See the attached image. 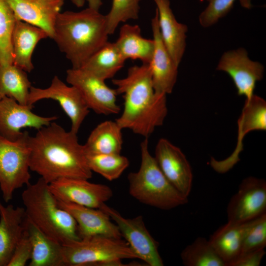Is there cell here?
Instances as JSON below:
<instances>
[{
  "label": "cell",
  "mask_w": 266,
  "mask_h": 266,
  "mask_svg": "<svg viewBox=\"0 0 266 266\" xmlns=\"http://www.w3.org/2000/svg\"><path fill=\"white\" fill-rule=\"evenodd\" d=\"M29 166L48 184L60 178H91L83 145L77 133L54 121L28 138Z\"/></svg>",
  "instance_id": "obj_1"
},
{
  "label": "cell",
  "mask_w": 266,
  "mask_h": 266,
  "mask_svg": "<svg viewBox=\"0 0 266 266\" xmlns=\"http://www.w3.org/2000/svg\"><path fill=\"white\" fill-rule=\"evenodd\" d=\"M112 82L124 99L123 111L115 121L123 130L148 138L167 114L166 95L155 92L149 65L132 66L126 77Z\"/></svg>",
  "instance_id": "obj_2"
},
{
  "label": "cell",
  "mask_w": 266,
  "mask_h": 266,
  "mask_svg": "<svg viewBox=\"0 0 266 266\" xmlns=\"http://www.w3.org/2000/svg\"><path fill=\"white\" fill-rule=\"evenodd\" d=\"M105 15L88 7L79 11L61 12L52 39L70 62L72 68H81L108 41Z\"/></svg>",
  "instance_id": "obj_3"
},
{
  "label": "cell",
  "mask_w": 266,
  "mask_h": 266,
  "mask_svg": "<svg viewBox=\"0 0 266 266\" xmlns=\"http://www.w3.org/2000/svg\"><path fill=\"white\" fill-rule=\"evenodd\" d=\"M21 197L27 217L45 234L62 244L80 239L76 221L41 177L27 185Z\"/></svg>",
  "instance_id": "obj_4"
},
{
  "label": "cell",
  "mask_w": 266,
  "mask_h": 266,
  "mask_svg": "<svg viewBox=\"0 0 266 266\" xmlns=\"http://www.w3.org/2000/svg\"><path fill=\"white\" fill-rule=\"evenodd\" d=\"M138 170L128 175L130 195L140 202L162 210H170L188 202L167 179L149 150L148 138L140 144Z\"/></svg>",
  "instance_id": "obj_5"
},
{
  "label": "cell",
  "mask_w": 266,
  "mask_h": 266,
  "mask_svg": "<svg viewBox=\"0 0 266 266\" xmlns=\"http://www.w3.org/2000/svg\"><path fill=\"white\" fill-rule=\"evenodd\" d=\"M64 266H125L126 259H137L121 238L92 235L62 244Z\"/></svg>",
  "instance_id": "obj_6"
},
{
  "label": "cell",
  "mask_w": 266,
  "mask_h": 266,
  "mask_svg": "<svg viewBox=\"0 0 266 266\" xmlns=\"http://www.w3.org/2000/svg\"><path fill=\"white\" fill-rule=\"evenodd\" d=\"M29 136L25 131L12 141L0 135V189L6 202L12 199L15 190L30 183Z\"/></svg>",
  "instance_id": "obj_7"
},
{
  "label": "cell",
  "mask_w": 266,
  "mask_h": 266,
  "mask_svg": "<svg viewBox=\"0 0 266 266\" xmlns=\"http://www.w3.org/2000/svg\"><path fill=\"white\" fill-rule=\"evenodd\" d=\"M99 209L114 221L121 236L136 254L137 259L144 261L147 266H164L158 250L159 243L148 231L141 215L126 218L105 203Z\"/></svg>",
  "instance_id": "obj_8"
},
{
  "label": "cell",
  "mask_w": 266,
  "mask_h": 266,
  "mask_svg": "<svg viewBox=\"0 0 266 266\" xmlns=\"http://www.w3.org/2000/svg\"><path fill=\"white\" fill-rule=\"evenodd\" d=\"M66 80L79 91L90 109L98 114H118L121 108L117 103L115 89L108 87L105 80L81 68L66 71Z\"/></svg>",
  "instance_id": "obj_9"
},
{
  "label": "cell",
  "mask_w": 266,
  "mask_h": 266,
  "mask_svg": "<svg viewBox=\"0 0 266 266\" xmlns=\"http://www.w3.org/2000/svg\"><path fill=\"white\" fill-rule=\"evenodd\" d=\"M43 99H51L59 102L70 120V130L77 134L90 110L77 89L67 85L58 76H54L47 88L31 86L28 105L33 107L34 103Z\"/></svg>",
  "instance_id": "obj_10"
},
{
  "label": "cell",
  "mask_w": 266,
  "mask_h": 266,
  "mask_svg": "<svg viewBox=\"0 0 266 266\" xmlns=\"http://www.w3.org/2000/svg\"><path fill=\"white\" fill-rule=\"evenodd\" d=\"M266 213V182L254 176L245 178L227 208L228 221L243 223Z\"/></svg>",
  "instance_id": "obj_11"
},
{
  "label": "cell",
  "mask_w": 266,
  "mask_h": 266,
  "mask_svg": "<svg viewBox=\"0 0 266 266\" xmlns=\"http://www.w3.org/2000/svg\"><path fill=\"white\" fill-rule=\"evenodd\" d=\"M216 69L226 72L232 79L237 94L249 99L256 83L264 77V66L251 60L243 48L227 51L221 56Z\"/></svg>",
  "instance_id": "obj_12"
},
{
  "label": "cell",
  "mask_w": 266,
  "mask_h": 266,
  "mask_svg": "<svg viewBox=\"0 0 266 266\" xmlns=\"http://www.w3.org/2000/svg\"><path fill=\"white\" fill-rule=\"evenodd\" d=\"M49 188L58 200L98 209L113 196L108 186L83 179L60 178L49 184Z\"/></svg>",
  "instance_id": "obj_13"
},
{
  "label": "cell",
  "mask_w": 266,
  "mask_h": 266,
  "mask_svg": "<svg viewBox=\"0 0 266 266\" xmlns=\"http://www.w3.org/2000/svg\"><path fill=\"white\" fill-rule=\"evenodd\" d=\"M238 134L236 147L232 154L225 160L218 161L211 158L210 164L219 173H225L232 169L239 161V155L243 150L244 137L253 131L266 130V101L254 94L246 99L241 114L237 121Z\"/></svg>",
  "instance_id": "obj_14"
},
{
  "label": "cell",
  "mask_w": 266,
  "mask_h": 266,
  "mask_svg": "<svg viewBox=\"0 0 266 266\" xmlns=\"http://www.w3.org/2000/svg\"><path fill=\"white\" fill-rule=\"evenodd\" d=\"M159 168L169 182L188 198L192 190L193 172L181 150L166 138L158 142L154 157Z\"/></svg>",
  "instance_id": "obj_15"
},
{
  "label": "cell",
  "mask_w": 266,
  "mask_h": 266,
  "mask_svg": "<svg viewBox=\"0 0 266 266\" xmlns=\"http://www.w3.org/2000/svg\"><path fill=\"white\" fill-rule=\"evenodd\" d=\"M33 107L23 105L14 99L5 96L0 99V135L12 141L22 134L21 129L39 130L58 119L56 116L43 117L33 113Z\"/></svg>",
  "instance_id": "obj_16"
},
{
  "label": "cell",
  "mask_w": 266,
  "mask_h": 266,
  "mask_svg": "<svg viewBox=\"0 0 266 266\" xmlns=\"http://www.w3.org/2000/svg\"><path fill=\"white\" fill-rule=\"evenodd\" d=\"M154 48L150 67L154 88L159 94L171 93L176 82L178 66L174 63L161 37L156 10L151 20Z\"/></svg>",
  "instance_id": "obj_17"
},
{
  "label": "cell",
  "mask_w": 266,
  "mask_h": 266,
  "mask_svg": "<svg viewBox=\"0 0 266 266\" xmlns=\"http://www.w3.org/2000/svg\"><path fill=\"white\" fill-rule=\"evenodd\" d=\"M59 205L68 212L76 222L80 238L100 235L121 238L117 225L100 209L94 208L57 200Z\"/></svg>",
  "instance_id": "obj_18"
},
{
  "label": "cell",
  "mask_w": 266,
  "mask_h": 266,
  "mask_svg": "<svg viewBox=\"0 0 266 266\" xmlns=\"http://www.w3.org/2000/svg\"><path fill=\"white\" fill-rule=\"evenodd\" d=\"M65 0H7L17 20L45 30L52 39L55 24Z\"/></svg>",
  "instance_id": "obj_19"
},
{
  "label": "cell",
  "mask_w": 266,
  "mask_h": 266,
  "mask_svg": "<svg viewBox=\"0 0 266 266\" xmlns=\"http://www.w3.org/2000/svg\"><path fill=\"white\" fill-rule=\"evenodd\" d=\"M156 5L161 38L174 63L179 66L186 47L187 25L178 22L169 0H153Z\"/></svg>",
  "instance_id": "obj_20"
},
{
  "label": "cell",
  "mask_w": 266,
  "mask_h": 266,
  "mask_svg": "<svg viewBox=\"0 0 266 266\" xmlns=\"http://www.w3.org/2000/svg\"><path fill=\"white\" fill-rule=\"evenodd\" d=\"M24 207L5 206L0 201V266H7L26 228Z\"/></svg>",
  "instance_id": "obj_21"
},
{
  "label": "cell",
  "mask_w": 266,
  "mask_h": 266,
  "mask_svg": "<svg viewBox=\"0 0 266 266\" xmlns=\"http://www.w3.org/2000/svg\"><path fill=\"white\" fill-rule=\"evenodd\" d=\"M48 37L43 29L17 19L11 37L13 64L31 72L34 69L32 60L34 50L41 40Z\"/></svg>",
  "instance_id": "obj_22"
},
{
  "label": "cell",
  "mask_w": 266,
  "mask_h": 266,
  "mask_svg": "<svg viewBox=\"0 0 266 266\" xmlns=\"http://www.w3.org/2000/svg\"><path fill=\"white\" fill-rule=\"evenodd\" d=\"M26 228L32 245L29 266H64L62 243L43 233L27 216Z\"/></svg>",
  "instance_id": "obj_23"
},
{
  "label": "cell",
  "mask_w": 266,
  "mask_h": 266,
  "mask_svg": "<svg viewBox=\"0 0 266 266\" xmlns=\"http://www.w3.org/2000/svg\"><path fill=\"white\" fill-rule=\"evenodd\" d=\"M254 219L243 223L228 221L210 235L208 240L226 266L240 253L245 235Z\"/></svg>",
  "instance_id": "obj_24"
},
{
  "label": "cell",
  "mask_w": 266,
  "mask_h": 266,
  "mask_svg": "<svg viewBox=\"0 0 266 266\" xmlns=\"http://www.w3.org/2000/svg\"><path fill=\"white\" fill-rule=\"evenodd\" d=\"M114 43L126 61L138 60L144 64H149L150 62L154 48V40L153 38L143 37L138 25L124 24Z\"/></svg>",
  "instance_id": "obj_25"
},
{
  "label": "cell",
  "mask_w": 266,
  "mask_h": 266,
  "mask_svg": "<svg viewBox=\"0 0 266 266\" xmlns=\"http://www.w3.org/2000/svg\"><path fill=\"white\" fill-rule=\"evenodd\" d=\"M122 130L116 121L106 120L98 125L83 145L86 155L121 154Z\"/></svg>",
  "instance_id": "obj_26"
},
{
  "label": "cell",
  "mask_w": 266,
  "mask_h": 266,
  "mask_svg": "<svg viewBox=\"0 0 266 266\" xmlns=\"http://www.w3.org/2000/svg\"><path fill=\"white\" fill-rule=\"evenodd\" d=\"M125 62L115 43L107 41L81 68L105 81L112 78Z\"/></svg>",
  "instance_id": "obj_27"
},
{
  "label": "cell",
  "mask_w": 266,
  "mask_h": 266,
  "mask_svg": "<svg viewBox=\"0 0 266 266\" xmlns=\"http://www.w3.org/2000/svg\"><path fill=\"white\" fill-rule=\"evenodd\" d=\"M31 86L26 71L13 64L0 66V99L7 96L28 105Z\"/></svg>",
  "instance_id": "obj_28"
},
{
  "label": "cell",
  "mask_w": 266,
  "mask_h": 266,
  "mask_svg": "<svg viewBox=\"0 0 266 266\" xmlns=\"http://www.w3.org/2000/svg\"><path fill=\"white\" fill-rule=\"evenodd\" d=\"M180 257L185 266H226L208 239L197 237L181 251Z\"/></svg>",
  "instance_id": "obj_29"
},
{
  "label": "cell",
  "mask_w": 266,
  "mask_h": 266,
  "mask_svg": "<svg viewBox=\"0 0 266 266\" xmlns=\"http://www.w3.org/2000/svg\"><path fill=\"white\" fill-rule=\"evenodd\" d=\"M88 165L109 181L118 179L130 165L128 159L121 154L86 155Z\"/></svg>",
  "instance_id": "obj_30"
},
{
  "label": "cell",
  "mask_w": 266,
  "mask_h": 266,
  "mask_svg": "<svg viewBox=\"0 0 266 266\" xmlns=\"http://www.w3.org/2000/svg\"><path fill=\"white\" fill-rule=\"evenodd\" d=\"M16 20L7 0H0V66L13 64L11 37Z\"/></svg>",
  "instance_id": "obj_31"
},
{
  "label": "cell",
  "mask_w": 266,
  "mask_h": 266,
  "mask_svg": "<svg viewBox=\"0 0 266 266\" xmlns=\"http://www.w3.org/2000/svg\"><path fill=\"white\" fill-rule=\"evenodd\" d=\"M141 0H112L109 12L105 15L109 35L114 33L121 23L138 19Z\"/></svg>",
  "instance_id": "obj_32"
},
{
  "label": "cell",
  "mask_w": 266,
  "mask_h": 266,
  "mask_svg": "<svg viewBox=\"0 0 266 266\" xmlns=\"http://www.w3.org/2000/svg\"><path fill=\"white\" fill-rule=\"evenodd\" d=\"M266 246V213H265L255 219L248 230L243 240L240 253L265 249Z\"/></svg>",
  "instance_id": "obj_33"
},
{
  "label": "cell",
  "mask_w": 266,
  "mask_h": 266,
  "mask_svg": "<svg viewBox=\"0 0 266 266\" xmlns=\"http://www.w3.org/2000/svg\"><path fill=\"white\" fill-rule=\"evenodd\" d=\"M208 4L200 14L199 20L204 28L216 24L231 9L235 0H208Z\"/></svg>",
  "instance_id": "obj_34"
},
{
  "label": "cell",
  "mask_w": 266,
  "mask_h": 266,
  "mask_svg": "<svg viewBox=\"0 0 266 266\" xmlns=\"http://www.w3.org/2000/svg\"><path fill=\"white\" fill-rule=\"evenodd\" d=\"M32 254V245L25 230L18 241L7 266H24L30 260Z\"/></svg>",
  "instance_id": "obj_35"
},
{
  "label": "cell",
  "mask_w": 266,
  "mask_h": 266,
  "mask_svg": "<svg viewBox=\"0 0 266 266\" xmlns=\"http://www.w3.org/2000/svg\"><path fill=\"white\" fill-rule=\"evenodd\" d=\"M265 254V249L241 253L227 266H259Z\"/></svg>",
  "instance_id": "obj_36"
},
{
  "label": "cell",
  "mask_w": 266,
  "mask_h": 266,
  "mask_svg": "<svg viewBox=\"0 0 266 266\" xmlns=\"http://www.w3.org/2000/svg\"><path fill=\"white\" fill-rule=\"evenodd\" d=\"M88 2V7L99 10L102 5V0H86Z\"/></svg>",
  "instance_id": "obj_37"
},
{
  "label": "cell",
  "mask_w": 266,
  "mask_h": 266,
  "mask_svg": "<svg viewBox=\"0 0 266 266\" xmlns=\"http://www.w3.org/2000/svg\"><path fill=\"white\" fill-rule=\"evenodd\" d=\"M71 2L77 7H82L84 6L86 0H70Z\"/></svg>",
  "instance_id": "obj_38"
},
{
  "label": "cell",
  "mask_w": 266,
  "mask_h": 266,
  "mask_svg": "<svg viewBox=\"0 0 266 266\" xmlns=\"http://www.w3.org/2000/svg\"><path fill=\"white\" fill-rule=\"evenodd\" d=\"M240 3L245 8H250L252 6L251 0H240Z\"/></svg>",
  "instance_id": "obj_39"
}]
</instances>
